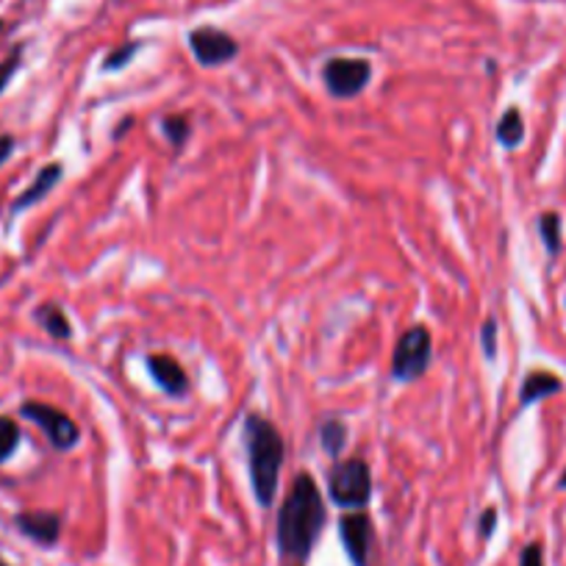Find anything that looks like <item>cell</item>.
Wrapping results in <instances>:
<instances>
[{
  "instance_id": "cb8c5ba5",
  "label": "cell",
  "mask_w": 566,
  "mask_h": 566,
  "mask_svg": "<svg viewBox=\"0 0 566 566\" xmlns=\"http://www.w3.org/2000/svg\"><path fill=\"white\" fill-rule=\"evenodd\" d=\"M14 154V136L0 134V165H7Z\"/></svg>"
},
{
  "instance_id": "7a4b0ae2",
  "label": "cell",
  "mask_w": 566,
  "mask_h": 566,
  "mask_svg": "<svg viewBox=\"0 0 566 566\" xmlns=\"http://www.w3.org/2000/svg\"><path fill=\"white\" fill-rule=\"evenodd\" d=\"M244 450H248V470L253 494L259 505H272L277 494V475L283 464V437L275 424L261 413H250L244 419Z\"/></svg>"
},
{
  "instance_id": "8992f818",
  "label": "cell",
  "mask_w": 566,
  "mask_h": 566,
  "mask_svg": "<svg viewBox=\"0 0 566 566\" xmlns=\"http://www.w3.org/2000/svg\"><path fill=\"white\" fill-rule=\"evenodd\" d=\"M20 413H23L25 419H31L34 424H40L42 431H45V437L51 439V444L56 450H73L75 444H78V439H81L78 424H75L67 413L59 411V408L48 406V402L29 400V402H23Z\"/></svg>"
},
{
  "instance_id": "2e32d148",
  "label": "cell",
  "mask_w": 566,
  "mask_h": 566,
  "mask_svg": "<svg viewBox=\"0 0 566 566\" xmlns=\"http://www.w3.org/2000/svg\"><path fill=\"white\" fill-rule=\"evenodd\" d=\"M538 233H542L547 253L549 255L558 253L560 250V217L553 214V211L542 214V220H538Z\"/></svg>"
},
{
  "instance_id": "ac0fdd59",
  "label": "cell",
  "mask_w": 566,
  "mask_h": 566,
  "mask_svg": "<svg viewBox=\"0 0 566 566\" xmlns=\"http://www.w3.org/2000/svg\"><path fill=\"white\" fill-rule=\"evenodd\" d=\"M142 42H125V45H119L117 51H112L106 56V62H103V70H123L125 64L130 62V59L139 53Z\"/></svg>"
},
{
  "instance_id": "ffe728a7",
  "label": "cell",
  "mask_w": 566,
  "mask_h": 566,
  "mask_svg": "<svg viewBox=\"0 0 566 566\" xmlns=\"http://www.w3.org/2000/svg\"><path fill=\"white\" fill-rule=\"evenodd\" d=\"M481 345H483V353H486L489 361H494V356H497V319L494 317H489L486 323H483Z\"/></svg>"
},
{
  "instance_id": "8fae6325",
  "label": "cell",
  "mask_w": 566,
  "mask_h": 566,
  "mask_svg": "<svg viewBox=\"0 0 566 566\" xmlns=\"http://www.w3.org/2000/svg\"><path fill=\"white\" fill-rule=\"evenodd\" d=\"M62 172H64L62 165H48L45 170L36 172L34 184H31V187L25 189L18 200H14L12 211H23V209H29V206L40 203V200L45 198V195H51V189L62 181Z\"/></svg>"
},
{
  "instance_id": "5bb4252c",
  "label": "cell",
  "mask_w": 566,
  "mask_h": 566,
  "mask_svg": "<svg viewBox=\"0 0 566 566\" xmlns=\"http://www.w3.org/2000/svg\"><path fill=\"white\" fill-rule=\"evenodd\" d=\"M522 139H525V123L520 108H509L497 123V142L503 148H520Z\"/></svg>"
},
{
  "instance_id": "e0dca14e",
  "label": "cell",
  "mask_w": 566,
  "mask_h": 566,
  "mask_svg": "<svg viewBox=\"0 0 566 566\" xmlns=\"http://www.w3.org/2000/svg\"><path fill=\"white\" fill-rule=\"evenodd\" d=\"M20 428L12 417H0V464L18 450Z\"/></svg>"
},
{
  "instance_id": "7c38bea8",
  "label": "cell",
  "mask_w": 566,
  "mask_h": 566,
  "mask_svg": "<svg viewBox=\"0 0 566 566\" xmlns=\"http://www.w3.org/2000/svg\"><path fill=\"white\" fill-rule=\"evenodd\" d=\"M560 386L564 384H560V378H555L553 373H547V369H536V373H531L525 380H522L520 402L522 406H533V402L560 391Z\"/></svg>"
},
{
  "instance_id": "d4e9b609",
  "label": "cell",
  "mask_w": 566,
  "mask_h": 566,
  "mask_svg": "<svg viewBox=\"0 0 566 566\" xmlns=\"http://www.w3.org/2000/svg\"><path fill=\"white\" fill-rule=\"evenodd\" d=\"M558 486H560V489H566V472H564V475H560V483H558Z\"/></svg>"
},
{
  "instance_id": "7402d4cb",
  "label": "cell",
  "mask_w": 566,
  "mask_h": 566,
  "mask_svg": "<svg viewBox=\"0 0 566 566\" xmlns=\"http://www.w3.org/2000/svg\"><path fill=\"white\" fill-rule=\"evenodd\" d=\"M520 566H544V555H542V544H527L522 549Z\"/></svg>"
},
{
  "instance_id": "9c48e42d",
  "label": "cell",
  "mask_w": 566,
  "mask_h": 566,
  "mask_svg": "<svg viewBox=\"0 0 566 566\" xmlns=\"http://www.w3.org/2000/svg\"><path fill=\"white\" fill-rule=\"evenodd\" d=\"M145 364H148L150 378L156 380V386H159L161 391H167V395H172V397L187 395L189 378L176 358L165 356V353H156V356H148V361Z\"/></svg>"
},
{
  "instance_id": "6da1fadb",
  "label": "cell",
  "mask_w": 566,
  "mask_h": 566,
  "mask_svg": "<svg viewBox=\"0 0 566 566\" xmlns=\"http://www.w3.org/2000/svg\"><path fill=\"white\" fill-rule=\"evenodd\" d=\"M325 527V503L312 475H297L277 514V547L286 558L303 560Z\"/></svg>"
},
{
  "instance_id": "ba28073f",
  "label": "cell",
  "mask_w": 566,
  "mask_h": 566,
  "mask_svg": "<svg viewBox=\"0 0 566 566\" xmlns=\"http://www.w3.org/2000/svg\"><path fill=\"white\" fill-rule=\"evenodd\" d=\"M339 536L353 566H367L369 544H373V522H369V516L361 514V511L345 514L339 520Z\"/></svg>"
},
{
  "instance_id": "5b68a950",
  "label": "cell",
  "mask_w": 566,
  "mask_h": 566,
  "mask_svg": "<svg viewBox=\"0 0 566 566\" xmlns=\"http://www.w3.org/2000/svg\"><path fill=\"white\" fill-rule=\"evenodd\" d=\"M369 78H373V64L367 59L336 56L328 59L323 67L325 90L334 97H356L358 92L367 90Z\"/></svg>"
},
{
  "instance_id": "30bf717a",
  "label": "cell",
  "mask_w": 566,
  "mask_h": 566,
  "mask_svg": "<svg viewBox=\"0 0 566 566\" xmlns=\"http://www.w3.org/2000/svg\"><path fill=\"white\" fill-rule=\"evenodd\" d=\"M18 527L34 542L56 544L59 533H62V520L48 511H29V514L18 516Z\"/></svg>"
},
{
  "instance_id": "d6986e66",
  "label": "cell",
  "mask_w": 566,
  "mask_h": 566,
  "mask_svg": "<svg viewBox=\"0 0 566 566\" xmlns=\"http://www.w3.org/2000/svg\"><path fill=\"white\" fill-rule=\"evenodd\" d=\"M165 134H167V139L176 145V148H181L184 142H187V136H189V119L181 117V114L165 117Z\"/></svg>"
},
{
  "instance_id": "4fadbf2b",
  "label": "cell",
  "mask_w": 566,
  "mask_h": 566,
  "mask_svg": "<svg viewBox=\"0 0 566 566\" xmlns=\"http://www.w3.org/2000/svg\"><path fill=\"white\" fill-rule=\"evenodd\" d=\"M36 323H40L53 339H70V336H73L67 314H64L56 303H45V306L36 308Z\"/></svg>"
},
{
  "instance_id": "44dd1931",
  "label": "cell",
  "mask_w": 566,
  "mask_h": 566,
  "mask_svg": "<svg viewBox=\"0 0 566 566\" xmlns=\"http://www.w3.org/2000/svg\"><path fill=\"white\" fill-rule=\"evenodd\" d=\"M20 56H23V53L14 51L12 56L3 59V62H0V92L7 90L9 81H12L14 73H18V70H20Z\"/></svg>"
},
{
  "instance_id": "277c9868",
  "label": "cell",
  "mask_w": 566,
  "mask_h": 566,
  "mask_svg": "<svg viewBox=\"0 0 566 566\" xmlns=\"http://www.w3.org/2000/svg\"><path fill=\"white\" fill-rule=\"evenodd\" d=\"M373 497V475L361 459L336 461L331 470V500L342 509H361Z\"/></svg>"
},
{
  "instance_id": "52a82bcc",
  "label": "cell",
  "mask_w": 566,
  "mask_h": 566,
  "mask_svg": "<svg viewBox=\"0 0 566 566\" xmlns=\"http://www.w3.org/2000/svg\"><path fill=\"white\" fill-rule=\"evenodd\" d=\"M189 48H192L195 59H198L203 67H220L228 64L231 59H237L239 42L233 40L226 31L214 29V25H200L189 34Z\"/></svg>"
},
{
  "instance_id": "3957f363",
  "label": "cell",
  "mask_w": 566,
  "mask_h": 566,
  "mask_svg": "<svg viewBox=\"0 0 566 566\" xmlns=\"http://www.w3.org/2000/svg\"><path fill=\"white\" fill-rule=\"evenodd\" d=\"M431 356H433L431 331L424 328V325H411V328H408L395 345V356H391V378L402 380V384L422 378L428 364H431Z\"/></svg>"
},
{
  "instance_id": "9a60e30c",
  "label": "cell",
  "mask_w": 566,
  "mask_h": 566,
  "mask_svg": "<svg viewBox=\"0 0 566 566\" xmlns=\"http://www.w3.org/2000/svg\"><path fill=\"white\" fill-rule=\"evenodd\" d=\"M319 439H323V448L328 450L331 455H339L342 448H345L347 428L339 419H328V422H323V428H319Z\"/></svg>"
},
{
  "instance_id": "484cf974",
  "label": "cell",
  "mask_w": 566,
  "mask_h": 566,
  "mask_svg": "<svg viewBox=\"0 0 566 566\" xmlns=\"http://www.w3.org/2000/svg\"><path fill=\"white\" fill-rule=\"evenodd\" d=\"M0 566H7V564H0Z\"/></svg>"
},
{
  "instance_id": "603a6c76",
  "label": "cell",
  "mask_w": 566,
  "mask_h": 566,
  "mask_svg": "<svg viewBox=\"0 0 566 566\" xmlns=\"http://www.w3.org/2000/svg\"><path fill=\"white\" fill-rule=\"evenodd\" d=\"M494 525H497V511L486 509L481 516V536L489 538L494 533Z\"/></svg>"
}]
</instances>
